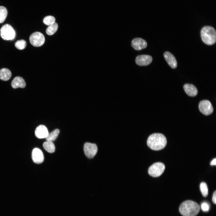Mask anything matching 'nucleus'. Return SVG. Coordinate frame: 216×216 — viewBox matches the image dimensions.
Segmentation results:
<instances>
[{"label":"nucleus","instance_id":"f257e3e1","mask_svg":"<svg viewBox=\"0 0 216 216\" xmlns=\"http://www.w3.org/2000/svg\"><path fill=\"white\" fill-rule=\"evenodd\" d=\"M148 146L154 150H159L166 146L167 140L165 136L160 133H154L148 137L147 142Z\"/></svg>","mask_w":216,"mask_h":216},{"label":"nucleus","instance_id":"f03ea898","mask_svg":"<svg viewBox=\"0 0 216 216\" xmlns=\"http://www.w3.org/2000/svg\"><path fill=\"white\" fill-rule=\"evenodd\" d=\"M200 209V206L196 202L188 200L181 204L179 211L183 216H195L199 212Z\"/></svg>","mask_w":216,"mask_h":216},{"label":"nucleus","instance_id":"7ed1b4c3","mask_svg":"<svg viewBox=\"0 0 216 216\" xmlns=\"http://www.w3.org/2000/svg\"><path fill=\"white\" fill-rule=\"evenodd\" d=\"M201 37L203 42L208 45L214 44L216 41V32L215 29L211 26L203 27L200 32Z\"/></svg>","mask_w":216,"mask_h":216},{"label":"nucleus","instance_id":"20e7f679","mask_svg":"<svg viewBox=\"0 0 216 216\" xmlns=\"http://www.w3.org/2000/svg\"><path fill=\"white\" fill-rule=\"evenodd\" d=\"M0 33L2 38L5 40H13L16 35L14 30L10 25L8 24H6L2 27Z\"/></svg>","mask_w":216,"mask_h":216},{"label":"nucleus","instance_id":"39448f33","mask_svg":"<svg viewBox=\"0 0 216 216\" xmlns=\"http://www.w3.org/2000/svg\"><path fill=\"white\" fill-rule=\"evenodd\" d=\"M165 169V166L164 164L161 162L155 163L149 168L148 173L153 177H158L162 175Z\"/></svg>","mask_w":216,"mask_h":216},{"label":"nucleus","instance_id":"423d86ee","mask_svg":"<svg viewBox=\"0 0 216 216\" xmlns=\"http://www.w3.org/2000/svg\"><path fill=\"white\" fill-rule=\"evenodd\" d=\"M29 41L31 44L35 47L42 46L45 41V38L43 34L39 32L33 33L30 36Z\"/></svg>","mask_w":216,"mask_h":216},{"label":"nucleus","instance_id":"0eeeda50","mask_svg":"<svg viewBox=\"0 0 216 216\" xmlns=\"http://www.w3.org/2000/svg\"><path fill=\"white\" fill-rule=\"evenodd\" d=\"M200 111L205 115H209L213 111V108L211 102L207 100L201 101L199 105Z\"/></svg>","mask_w":216,"mask_h":216},{"label":"nucleus","instance_id":"6e6552de","mask_svg":"<svg viewBox=\"0 0 216 216\" xmlns=\"http://www.w3.org/2000/svg\"><path fill=\"white\" fill-rule=\"evenodd\" d=\"M84 150L86 156L88 158H92L96 154L98 148L95 144L86 142L84 145Z\"/></svg>","mask_w":216,"mask_h":216},{"label":"nucleus","instance_id":"1a4fd4ad","mask_svg":"<svg viewBox=\"0 0 216 216\" xmlns=\"http://www.w3.org/2000/svg\"><path fill=\"white\" fill-rule=\"evenodd\" d=\"M32 157L33 161L36 164L42 163L44 160L43 154L42 151L38 148H35L33 149Z\"/></svg>","mask_w":216,"mask_h":216},{"label":"nucleus","instance_id":"9d476101","mask_svg":"<svg viewBox=\"0 0 216 216\" xmlns=\"http://www.w3.org/2000/svg\"><path fill=\"white\" fill-rule=\"evenodd\" d=\"M152 58L148 55H141L137 56L135 62L138 65L146 66L150 64L152 62Z\"/></svg>","mask_w":216,"mask_h":216},{"label":"nucleus","instance_id":"9b49d317","mask_svg":"<svg viewBox=\"0 0 216 216\" xmlns=\"http://www.w3.org/2000/svg\"><path fill=\"white\" fill-rule=\"evenodd\" d=\"M131 45L135 50H140L146 48L147 46V43L144 39L136 38L132 40Z\"/></svg>","mask_w":216,"mask_h":216},{"label":"nucleus","instance_id":"f8f14e48","mask_svg":"<svg viewBox=\"0 0 216 216\" xmlns=\"http://www.w3.org/2000/svg\"><path fill=\"white\" fill-rule=\"evenodd\" d=\"M49 134L48 130L44 125H40L36 128L35 134L36 137L39 139L46 138Z\"/></svg>","mask_w":216,"mask_h":216},{"label":"nucleus","instance_id":"ddd939ff","mask_svg":"<svg viewBox=\"0 0 216 216\" xmlns=\"http://www.w3.org/2000/svg\"><path fill=\"white\" fill-rule=\"evenodd\" d=\"M164 57L169 65L172 68L174 69L177 66V62L174 56L168 51L165 52Z\"/></svg>","mask_w":216,"mask_h":216},{"label":"nucleus","instance_id":"4468645a","mask_svg":"<svg viewBox=\"0 0 216 216\" xmlns=\"http://www.w3.org/2000/svg\"><path fill=\"white\" fill-rule=\"evenodd\" d=\"M183 88L185 93L190 96L194 97L197 94V88L192 84H186L184 85Z\"/></svg>","mask_w":216,"mask_h":216},{"label":"nucleus","instance_id":"2eb2a0df","mask_svg":"<svg viewBox=\"0 0 216 216\" xmlns=\"http://www.w3.org/2000/svg\"><path fill=\"white\" fill-rule=\"evenodd\" d=\"M11 86L14 88H24L26 86V83L24 80L20 76L14 78L11 82Z\"/></svg>","mask_w":216,"mask_h":216},{"label":"nucleus","instance_id":"dca6fc26","mask_svg":"<svg viewBox=\"0 0 216 216\" xmlns=\"http://www.w3.org/2000/svg\"><path fill=\"white\" fill-rule=\"evenodd\" d=\"M11 76V73L8 69L3 68L0 70V79L3 81L8 80Z\"/></svg>","mask_w":216,"mask_h":216},{"label":"nucleus","instance_id":"f3484780","mask_svg":"<svg viewBox=\"0 0 216 216\" xmlns=\"http://www.w3.org/2000/svg\"><path fill=\"white\" fill-rule=\"evenodd\" d=\"M43 146L45 150L49 153H52L55 151V147L52 142H45L43 144Z\"/></svg>","mask_w":216,"mask_h":216},{"label":"nucleus","instance_id":"a211bd4d","mask_svg":"<svg viewBox=\"0 0 216 216\" xmlns=\"http://www.w3.org/2000/svg\"><path fill=\"white\" fill-rule=\"evenodd\" d=\"M60 132L59 130L56 129L54 130L51 133L49 134L47 136L46 138L47 141L52 142L56 140L58 137Z\"/></svg>","mask_w":216,"mask_h":216},{"label":"nucleus","instance_id":"6ab92c4d","mask_svg":"<svg viewBox=\"0 0 216 216\" xmlns=\"http://www.w3.org/2000/svg\"><path fill=\"white\" fill-rule=\"evenodd\" d=\"M58 26V24L55 22L53 24L50 25L46 28V32L49 35L54 34L57 31Z\"/></svg>","mask_w":216,"mask_h":216},{"label":"nucleus","instance_id":"aec40b11","mask_svg":"<svg viewBox=\"0 0 216 216\" xmlns=\"http://www.w3.org/2000/svg\"><path fill=\"white\" fill-rule=\"evenodd\" d=\"M8 11L6 8L4 6H0V23H3L6 19Z\"/></svg>","mask_w":216,"mask_h":216},{"label":"nucleus","instance_id":"412c9836","mask_svg":"<svg viewBox=\"0 0 216 216\" xmlns=\"http://www.w3.org/2000/svg\"><path fill=\"white\" fill-rule=\"evenodd\" d=\"M200 189L202 196L204 197H207L208 194V190L207 185L205 182L200 183Z\"/></svg>","mask_w":216,"mask_h":216},{"label":"nucleus","instance_id":"4be33fe9","mask_svg":"<svg viewBox=\"0 0 216 216\" xmlns=\"http://www.w3.org/2000/svg\"><path fill=\"white\" fill-rule=\"evenodd\" d=\"M16 48L20 50H22L25 48L26 46V42L23 40L17 41L15 44Z\"/></svg>","mask_w":216,"mask_h":216},{"label":"nucleus","instance_id":"5701e85b","mask_svg":"<svg viewBox=\"0 0 216 216\" xmlns=\"http://www.w3.org/2000/svg\"><path fill=\"white\" fill-rule=\"evenodd\" d=\"M55 18L51 16L45 17L43 19V22L46 25L50 26L55 22Z\"/></svg>","mask_w":216,"mask_h":216},{"label":"nucleus","instance_id":"b1692460","mask_svg":"<svg viewBox=\"0 0 216 216\" xmlns=\"http://www.w3.org/2000/svg\"><path fill=\"white\" fill-rule=\"evenodd\" d=\"M201 208L203 212H206L208 211L209 210V206L207 202H204L201 204Z\"/></svg>","mask_w":216,"mask_h":216},{"label":"nucleus","instance_id":"393cba45","mask_svg":"<svg viewBox=\"0 0 216 216\" xmlns=\"http://www.w3.org/2000/svg\"><path fill=\"white\" fill-rule=\"evenodd\" d=\"M212 201L215 204H216V191H215L213 194Z\"/></svg>","mask_w":216,"mask_h":216},{"label":"nucleus","instance_id":"a878e982","mask_svg":"<svg viewBox=\"0 0 216 216\" xmlns=\"http://www.w3.org/2000/svg\"><path fill=\"white\" fill-rule=\"evenodd\" d=\"M210 165L212 166L216 165V158L214 159L210 163Z\"/></svg>","mask_w":216,"mask_h":216}]
</instances>
